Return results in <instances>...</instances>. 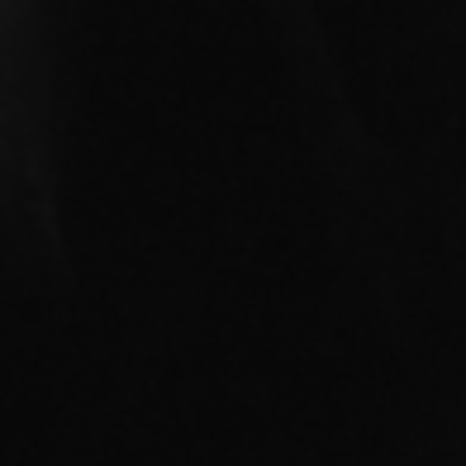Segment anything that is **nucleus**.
Here are the masks:
<instances>
[]
</instances>
